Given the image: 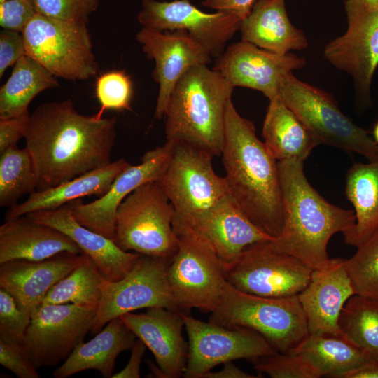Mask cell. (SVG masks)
I'll use <instances>...</instances> for the list:
<instances>
[{
	"instance_id": "ab89813d",
	"label": "cell",
	"mask_w": 378,
	"mask_h": 378,
	"mask_svg": "<svg viewBox=\"0 0 378 378\" xmlns=\"http://www.w3.org/2000/svg\"><path fill=\"white\" fill-rule=\"evenodd\" d=\"M31 312L20 307L13 296L0 288V337L23 343Z\"/></svg>"
},
{
	"instance_id": "4dcf8cb0",
	"label": "cell",
	"mask_w": 378,
	"mask_h": 378,
	"mask_svg": "<svg viewBox=\"0 0 378 378\" xmlns=\"http://www.w3.org/2000/svg\"><path fill=\"white\" fill-rule=\"evenodd\" d=\"M304 356L319 377L340 378L350 370L373 360L342 335H309L290 352Z\"/></svg>"
},
{
	"instance_id": "484cf974",
	"label": "cell",
	"mask_w": 378,
	"mask_h": 378,
	"mask_svg": "<svg viewBox=\"0 0 378 378\" xmlns=\"http://www.w3.org/2000/svg\"><path fill=\"white\" fill-rule=\"evenodd\" d=\"M285 1L256 0L241 24V41L278 54L307 48V38L290 21Z\"/></svg>"
},
{
	"instance_id": "f907efd6",
	"label": "cell",
	"mask_w": 378,
	"mask_h": 378,
	"mask_svg": "<svg viewBox=\"0 0 378 378\" xmlns=\"http://www.w3.org/2000/svg\"><path fill=\"white\" fill-rule=\"evenodd\" d=\"M373 139L378 144V120L375 122L372 130Z\"/></svg>"
},
{
	"instance_id": "2e32d148",
	"label": "cell",
	"mask_w": 378,
	"mask_h": 378,
	"mask_svg": "<svg viewBox=\"0 0 378 378\" xmlns=\"http://www.w3.org/2000/svg\"><path fill=\"white\" fill-rule=\"evenodd\" d=\"M141 5L137 20L143 27L160 31H185L211 57L216 58L224 52L227 42L240 29L242 22L232 13H204L190 0H141Z\"/></svg>"
},
{
	"instance_id": "b9f144b4",
	"label": "cell",
	"mask_w": 378,
	"mask_h": 378,
	"mask_svg": "<svg viewBox=\"0 0 378 378\" xmlns=\"http://www.w3.org/2000/svg\"><path fill=\"white\" fill-rule=\"evenodd\" d=\"M37 13L33 0H4L0 2V26L22 33Z\"/></svg>"
},
{
	"instance_id": "816d5d0a",
	"label": "cell",
	"mask_w": 378,
	"mask_h": 378,
	"mask_svg": "<svg viewBox=\"0 0 378 378\" xmlns=\"http://www.w3.org/2000/svg\"><path fill=\"white\" fill-rule=\"evenodd\" d=\"M3 1H4V0H0V2Z\"/></svg>"
},
{
	"instance_id": "7402d4cb",
	"label": "cell",
	"mask_w": 378,
	"mask_h": 378,
	"mask_svg": "<svg viewBox=\"0 0 378 378\" xmlns=\"http://www.w3.org/2000/svg\"><path fill=\"white\" fill-rule=\"evenodd\" d=\"M355 295L345 268V259L330 258L328 264L312 271L298 298L311 334L342 335L339 318L348 300Z\"/></svg>"
},
{
	"instance_id": "7bdbcfd3",
	"label": "cell",
	"mask_w": 378,
	"mask_h": 378,
	"mask_svg": "<svg viewBox=\"0 0 378 378\" xmlns=\"http://www.w3.org/2000/svg\"><path fill=\"white\" fill-rule=\"evenodd\" d=\"M24 55L26 49L22 34L2 29L0 31V78L9 66Z\"/></svg>"
},
{
	"instance_id": "681fc988",
	"label": "cell",
	"mask_w": 378,
	"mask_h": 378,
	"mask_svg": "<svg viewBox=\"0 0 378 378\" xmlns=\"http://www.w3.org/2000/svg\"><path fill=\"white\" fill-rule=\"evenodd\" d=\"M370 7H378V0H357Z\"/></svg>"
},
{
	"instance_id": "ee69618b",
	"label": "cell",
	"mask_w": 378,
	"mask_h": 378,
	"mask_svg": "<svg viewBox=\"0 0 378 378\" xmlns=\"http://www.w3.org/2000/svg\"><path fill=\"white\" fill-rule=\"evenodd\" d=\"M29 111L18 117L0 118V154L24 138Z\"/></svg>"
},
{
	"instance_id": "5b68a950",
	"label": "cell",
	"mask_w": 378,
	"mask_h": 378,
	"mask_svg": "<svg viewBox=\"0 0 378 378\" xmlns=\"http://www.w3.org/2000/svg\"><path fill=\"white\" fill-rule=\"evenodd\" d=\"M173 229L178 250L167 269L168 281L178 309L212 312L227 284L226 269L210 242L183 217L175 214Z\"/></svg>"
},
{
	"instance_id": "5bb4252c",
	"label": "cell",
	"mask_w": 378,
	"mask_h": 378,
	"mask_svg": "<svg viewBox=\"0 0 378 378\" xmlns=\"http://www.w3.org/2000/svg\"><path fill=\"white\" fill-rule=\"evenodd\" d=\"M188 336L183 377L201 378L214 367L238 359L254 360L278 351L259 333L242 327L204 322L182 312Z\"/></svg>"
},
{
	"instance_id": "d590c367",
	"label": "cell",
	"mask_w": 378,
	"mask_h": 378,
	"mask_svg": "<svg viewBox=\"0 0 378 378\" xmlns=\"http://www.w3.org/2000/svg\"><path fill=\"white\" fill-rule=\"evenodd\" d=\"M355 294L378 300V230L345 260Z\"/></svg>"
},
{
	"instance_id": "60d3db41",
	"label": "cell",
	"mask_w": 378,
	"mask_h": 378,
	"mask_svg": "<svg viewBox=\"0 0 378 378\" xmlns=\"http://www.w3.org/2000/svg\"><path fill=\"white\" fill-rule=\"evenodd\" d=\"M0 364L18 378L40 377L22 343L0 337Z\"/></svg>"
},
{
	"instance_id": "cb8c5ba5",
	"label": "cell",
	"mask_w": 378,
	"mask_h": 378,
	"mask_svg": "<svg viewBox=\"0 0 378 378\" xmlns=\"http://www.w3.org/2000/svg\"><path fill=\"white\" fill-rule=\"evenodd\" d=\"M83 258V253L62 252L42 260L20 259L0 263V288L10 293L20 307L31 312Z\"/></svg>"
},
{
	"instance_id": "3957f363",
	"label": "cell",
	"mask_w": 378,
	"mask_h": 378,
	"mask_svg": "<svg viewBox=\"0 0 378 378\" xmlns=\"http://www.w3.org/2000/svg\"><path fill=\"white\" fill-rule=\"evenodd\" d=\"M284 225L279 236L267 241L278 253L293 256L312 270L326 267L330 258L327 246L337 232L345 234L356 221L354 210L328 202L309 183L303 162H278Z\"/></svg>"
},
{
	"instance_id": "8fae6325",
	"label": "cell",
	"mask_w": 378,
	"mask_h": 378,
	"mask_svg": "<svg viewBox=\"0 0 378 378\" xmlns=\"http://www.w3.org/2000/svg\"><path fill=\"white\" fill-rule=\"evenodd\" d=\"M347 29L323 49V57L353 78L356 99L365 108L371 105V85L378 66V7L346 0Z\"/></svg>"
},
{
	"instance_id": "d6986e66",
	"label": "cell",
	"mask_w": 378,
	"mask_h": 378,
	"mask_svg": "<svg viewBox=\"0 0 378 378\" xmlns=\"http://www.w3.org/2000/svg\"><path fill=\"white\" fill-rule=\"evenodd\" d=\"M136 39L146 58L155 62L152 78L159 85L155 118L160 119L181 78L193 66L208 65L212 57L185 31H160L143 27Z\"/></svg>"
},
{
	"instance_id": "6da1fadb",
	"label": "cell",
	"mask_w": 378,
	"mask_h": 378,
	"mask_svg": "<svg viewBox=\"0 0 378 378\" xmlns=\"http://www.w3.org/2000/svg\"><path fill=\"white\" fill-rule=\"evenodd\" d=\"M116 123L115 117L78 113L70 99L38 105L29 113L24 134L37 175L36 190L110 164Z\"/></svg>"
},
{
	"instance_id": "e0dca14e",
	"label": "cell",
	"mask_w": 378,
	"mask_h": 378,
	"mask_svg": "<svg viewBox=\"0 0 378 378\" xmlns=\"http://www.w3.org/2000/svg\"><path fill=\"white\" fill-rule=\"evenodd\" d=\"M307 65L303 57L272 52L243 41L232 43L216 58L213 69L230 84L262 92L269 100L279 97L285 76Z\"/></svg>"
},
{
	"instance_id": "4316f807",
	"label": "cell",
	"mask_w": 378,
	"mask_h": 378,
	"mask_svg": "<svg viewBox=\"0 0 378 378\" xmlns=\"http://www.w3.org/2000/svg\"><path fill=\"white\" fill-rule=\"evenodd\" d=\"M136 335L120 317L110 321L92 340L80 342L55 370V378H66L78 372L95 370L111 378L118 356L132 348Z\"/></svg>"
},
{
	"instance_id": "c3c4849f",
	"label": "cell",
	"mask_w": 378,
	"mask_h": 378,
	"mask_svg": "<svg viewBox=\"0 0 378 378\" xmlns=\"http://www.w3.org/2000/svg\"><path fill=\"white\" fill-rule=\"evenodd\" d=\"M340 378H378V359L345 372Z\"/></svg>"
},
{
	"instance_id": "7dc6e473",
	"label": "cell",
	"mask_w": 378,
	"mask_h": 378,
	"mask_svg": "<svg viewBox=\"0 0 378 378\" xmlns=\"http://www.w3.org/2000/svg\"><path fill=\"white\" fill-rule=\"evenodd\" d=\"M262 377V374L258 375L248 374L233 364L232 361L223 363L222 370L217 372L209 371L202 375L201 378H258Z\"/></svg>"
},
{
	"instance_id": "44dd1931",
	"label": "cell",
	"mask_w": 378,
	"mask_h": 378,
	"mask_svg": "<svg viewBox=\"0 0 378 378\" xmlns=\"http://www.w3.org/2000/svg\"><path fill=\"white\" fill-rule=\"evenodd\" d=\"M120 317L152 352L165 378L183 375L188 343L182 334L185 326L182 312L152 307L145 313L130 312Z\"/></svg>"
},
{
	"instance_id": "f1b7e54d",
	"label": "cell",
	"mask_w": 378,
	"mask_h": 378,
	"mask_svg": "<svg viewBox=\"0 0 378 378\" xmlns=\"http://www.w3.org/2000/svg\"><path fill=\"white\" fill-rule=\"evenodd\" d=\"M262 126L264 143L277 162L294 160L303 162L318 141L279 97L269 100Z\"/></svg>"
},
{
	"instance_id": "8992f818",
	"label": "cell",
	"mask_w": 378,
	"mask_h": 378,
	"mask_svg": "<svg viewBox=\"0 0 378 378\" xmlns=\"http://www.w3.org/2000/svg\"><path fill=\"white\" fill-rule=\"evenodd\" d=\"M211 314L209 322L255 331L280 353L290 352L309 333L298 295L262 297L241 292L227 282Z\"/></svg>"
},
{
	"instance_id": "603a6c76",
	"label": "cell",
	"mask_w": 378,
	"mask_h": 378,
	"mask_svg": "<svg viewBox=\"0 0 378 378\" xmlns=\"http://www.w3.org/2000/svg\"><path fill=\"white\" fill-rule=\"evenodd\" d=\"M30 219L49 225L71 238L93 261L102 275L115 281L132 269L140 254L120 249L113 241L80 224L72 215L69 204L59 208L33 211Z\"/></svg>"
},
{
	"instance_id": "e575fe53",
	"label": "cell",
	"mask_w": 378,
	"mask_h": 378,
	"mask_svg": "<svg viewBox=\"0 0 378 378\" xmlns=\"http://www.w3.org/2000/svg\"><path fill=\"white\" fill-rule=\"evenodd\" d=\"M38 178L27 148L12 146L0 157V206H15L25 194L37 190Z\"/></svg>"
},
{
	"instance_id": "f6af8a7d",
	"label": "cell",
	"mask_w": 378,
	"mask_h": 378,
	"mask_svg": "<svg viewBox=\"0 0 378 378\" xmlns=\"http://www.w3.org/2000/svg\"><path fill=\"white\" fill-rule=\"evenodd\" d=\"M256 0H204V6L237 15L242 21L249 15Z\"/></svg>"
},
{
	"instance_id": "d4e9b609",
	"label": "cell",
	"mask_w": 378,
	"mask_h": 378,
	"mask_svg": "<svg viewBox=\"0 0 378 378\" xmlns=\"http://www.w3.org/2000/svg\"><path fill=\"white\" fill-rule=\"evenodd\" d=\"M62 252L83 253L67 235L27 215L0 226V263L13 260H42Z\"/></svg>"
},
{
	"instance_id": "277c9868",
	"label": "cell",
	"mask_w": 378,
	"mask_h": 378,
	"mask_svg": "<svg viewBox=\"0 0 378 378\" xmlns=\"http://www.w3.org/2000/svg\"><path fill=\"white\" fill-rule=\"evenodd\" d=\"M234 88L207 65L190 69L176 84L164 112L167 141L189 144L220 156Z\"/></svg>"
},
{
	"instance_id": "ba28073f",
	"label": "cell",
	"mask_w": 378,
	"mask_h": 378,
	"mask_svg": "<svg viewBox=\"0 0 378 378\" xmlns=\"http://www.w3.org/2000/svg\"><path fill=\"white\" fill-rule=\"evenodd\" d=\"M279 97L302 120L318 144L358 153L369 161L378 159V144L368 131L344 114L329 93L298 79L284 78Z\"/></svg>"
},
{
	"instance_id": "9a60e30c",
	"label": "cell",
	"mask_w": 378,
	"mask_h": 378,
	"mask_svg": "<svg viewBox=\"0 0 378 378\" xmlns=\"http://www.w3.org/2000/svg\"><path fill=\"white\" fill-rule=\"evenodd\" d=\"M96 312L74 304H41L33 309L22 345L34 365L65 360L91 330Z\"/></svg>"
},
{
	"instance_id": "f35d334b",
	"label": "cell",
	"mask_w": 378,
	"mask_h": 378,
	"mask_svg": "<svg viewBox=\"0 0 378 378\" xmlns=\"http://www.w3.org/2000/svg\"><path fill=\"white\" fill-rule=\"evenodd\" d=\"M37 13L63 21L88 24L99 0H33Z\"/></svg>"
},
{
	"instance_id": "7a4b0ae2",
	"label": "cell",
	"mask_w": 378,
	"mask_h": 378,
	"mask_svg": "<svg viewBox=\"0 0 378 378\" xmlns=\"http://www.w3.org/2000/svg\"><path fill=\"white\" fill-rule=\"evenodd\" d=\"M229 195L258 228L275 239L284 225L278 162L255 134L253 123L241 116L232 99L225 115L221 153Z\"/></svg>"
},
{
	"instance_id": "4fadbf2b",
	"label": "cell",
	"mask_w": 378,
	"mask_h": 378,
	"mask_svg": "<svg viewBox=\"0 0 378 378\" xmlns=\"http://www.w3.org/2000/svg\"><path fill=\"white\" fill-rule=\"evenodd\" d=\"M266 242L243 251L226 270L227 283L241 292L262 297L298 295L309 283L313 270L293 256L272 251Z\"/></svg>"
},
{
	"instance_id": "f546056e",
	"label": "cell",
	"mask_w": 378,
	"mask_h": 378,
	"mask_svg": "<svg viewBox=\"0 0 378 378\" xmlns=\"http://www.w3.org/2000/svg\"><path fill=\"white\" fill-rule=\"evenodd\" d=\"M345 194L354 207L356 221L344 239L357 248L378 230V159L351 165L346 175Z\"/></svg>"
},
{
	"instance_id": "836d02e7",
	"label": "cell",
	"mask_w": 378,
	"mask_h": 378,
	"mask_svg": "<svg viewBox=\"0 0 378 378\" xmlns=\"http://www.w3.org/2000/svg\"><path fill=\"white\" fill-rule=\"evenodd\" d=\"M342 335L378 359V300L355 294L344 306L339 318Z\"/></svg>"
},
{
	"instance_id": "74e56055",
	"label": "cell",
	"mask_w": 378,
	"mask_h": 378,
	"mask_svg": "<svg viewBox=\"0 0 378 378\" xmlns=\"http://www.w3.org/2000/svg\"><path fill=\"white\" fill-rule=\"evenodd\" d=\"M259 373L272 378H318L319 374L310 362L302 355L280 353L252 360Z\"/></svg>"
},
{
	"instance_id": "8d00e7d4",
	"label": "cell",
	"mask_w": 378,
	"mask_h": 378,
	"mask_svg": "<svg viewBox=\"0 0 378 378\" xmlns=\"http://www.w3.org/2000/svg\"><path fill=\"white\" fill-rule=\"evenodd\" d=\"M133 83L125 70H112L97 78L95 94L100 104L97 113L102 117L106 110L123 111L131 110Z\"/></svg>"
},
{
	"instance_id": "1f68e13d",
	"label": "cell",
	"mask_w": 378,
	"mask_h": 378,
	"mask_svg": "<svg viewBox=\"0 0 378 378\" xmlns=\"http://www.w3.org/2000/svg\"><path fill=\"white\" fill-rule=\"evenodd\" d=\"M59 84L50 71L28 55L13 66L7 81L0 89V118L18 117L39 93Z\"/></svg>"
},
{
	"instance_id": "ffe728a7",
	"label": "cell",
	"mask_w": 378,
	"mask_h": 378,
	"mask_svg": "<svg viewBox=\"0 0 378 378\" xmlns=\"http://www.w3.org/2000/svg\"><path fill=\"white\" fill-rule=\"evenodd\" d=\"M182 217L210 242L226 270L248 246L274 239L251 222L229 194L206 209Z\"/></svg>"
},
{
	"instance_id": "d6a6232c",
	"label": "cell",
	"mask_w": 378,
	"mask_h": 378,
	"mask_svg": "<svg viewBox=\"0 0 378 378\" xmlns=\"http://www.w3.org/2000/svg\"><path fill=\"white\" fill-rule=\"evenodd\" d=\"M104 278L90 258L83 253L80 262L50 289L41 304H74L97 311Z\"/></svg>"
},
{
	"instance_id": "30bf717a",
	"label": "cell",
	"mask_w": 378,
	"mask_h": 378,
	"mask_svg": "<svg viewBox=\"0 0 378 378\" xmlns=\"http://www.w3.org/2000/svg\"><path fill=\"white\" fill-rule=\"evenodd\" d=\"M170 261L140 255L122 279L111 281L104 278L102 296L90 331L97 333L112 319L140 309L179 310L167 278Z\"/></svg>"
},
{
	"instance_id": "83f0119b",
	"label": "cell",
	"mask_w": 378,
	"mask_h": 378,
	"mask_svg": "<svg viewBox=\"0 0 378 378\" xmlns=\"http://www.w3.org/2000/svg\"><path fill=\"white\" fill-rule=\"evenodd\" d=\"M129 165L126 160L119 159L58 186L36 190L27 200L10 207L6 214V220L33 211L57 209L85 196H102Z\"/></svg>"
},
{
	"instance_id": "52a82bcc",
	"label": "cell",
	"mask_w": 378,
	"mask_h": 378,
	"mask_svg": "<svg viewBox=\"0 0 378 378\" xmlns=\"http://www.w3.org/2000/svg\"><path fill=\"white\" fill-rule=\"evenodd\" d=\"M174 216V207L159 181L145 183L119 205L113 241L127 252L172 260L178 250Z\"/></svg>"
},
{
	"instance_id": "9c48e42d",
	"label": "cell",
	"mask_w": 378,
	"mask_h": 378,
	"mask_svg": "<svg viewBox=\"0 0 378 378\" xmlns=\"http://www.w3.org/2000/svg\"><path fill=\"white\" fill-rule=\"evenodd\" d=\"M22 34L26 55L54 76L74 81L97 75L99 64L87 24L37 13Z\"/></svg>"
},
{
	"instance_id": "ac0fdd59",
	"label": "cell",
	"mask_w": 378,
	"mask_h": 378,
	"mask_svg": "<svg viewBox=\"0 0 378 378\" xmlns=\"http://www.w3.org/2000/svg\"><path fill=\"white\" fill-rule=\"evenodd\" d=\"M172 144L146 152L141 163L129 165L115 179L108 191L97 200L85 204L80 199L69 202L72 215L82 225L113 240L115 216L123 200L141 185L159 181L169 162Z\"/></svg>"
},
{
	"instance_id": "7c38bea8",
	"label": "cell",
	"mask_w": 378,
	"mask_h": 378,
	"mask_svg": "<svg viewBox=\"0 0 378 378\" xmlns=\"http://www.w3.org/2000/svg\"><path fill=\"white\" fill-rule=\"evenodd\" d=\"M170 143L171 156L159 183L176 215L206 209L229 194L225 178L214 170L213 155L189 144Z\"/></svg>"
},
{
	"instance_id": "bcb514c9",
	"label": "cell",
	"mask_w": 378,
	"mask_h": 378,
	"mask_svg": "<svg viewBox=\"0 0 378 378\" xmlns=\"http://www.w3.org/2000/svg\"><path fill=\"white\" fill-rule=\"evenodd\" d=\"M146 348V345L141 340H136L131 349L132 354L127 364L122 370L113 374L112 378H139L140 366Z\"/></svg>"
}]
</instances>
